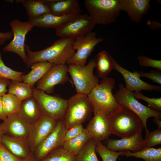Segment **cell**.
<instances>
[{
  "mask_svg": "<svg viewBox=\"0 0 161 161\" xmlns=\"http://www.w3.org/2000/svg\"><path fill=\"white\" fill-rule=\"evenodd\" d=\"M95 25L88 15L79 14L55 29V33L61 38L76 39L92 32Z\"/></svg>",
  "mask_w": 161,
  "mask_h": 161,
  "instance_id": "9c48e42d",
  "label": "cell"
},
{
  "mask_svg": "<svg viewBox=\"0 0 161 161\" xmlns=\"http://www.w3.org/2000/svg\"><path fill=\"white\" fill-rule=\"evenodd\" d=\"M58 121L43 114L37 122L31 126L28 141L32 153L38 145L53 130Z\"/></svg>",
  "mask_w": 161,
  "mask_h": 161,
  "instance_id": "5bb4252c",
  "label": "cell"
},
{
  "mask_svg": "<svg viewBox=\"0 0 161 161\" xmlns=\"http://www.w3.org/2000/svg\"><path fill=\"white\" fill-rule=\"evenodd\" d=\"M140 65L142 66L156 68L161 71V60L153 59L144 55L138 57Z\"/></svg>",
  "mask_w": 161,
  "mask_h": 161,
  "instance_id": "8d00e7d4",
  "label": "cell"
},
{
  "mask_svg": "<svg viewBox=\"0 0 161 161\" xmlns=\"http://www.w3.org/2000/svg\"><path fill=\"white\" fill-rule=\"evenodd\" d=\"M16 1L23 5L30 18H35L44 14L50 13L45 0H17Z\"/></svg>",
  "mask_w": 161,
  "mask_h": 161,
  "instance_id": "484cf974",
  "label": "cell"
},
{
  "mask_svg": "<svg viewBox=\"0 0 161 161\" xmlns=\"http://www.w3.org/2000/svg\"><path fill=\"white\" fill-rule=\"evenodd\" d=\"M111 134L120 138L131 136L142 132V121L133 112L123 106L107 116Z\"/></svg>",
  "mask_w": 161,
  "mask_h": 161,
  "instance_id": "3957f363",
  "label": "cell"
},
{
  "mask_svg": "<svg viewBox=\"0 0 161 161\" xmlns=\"http://www.w3.org/2000/svg\"><path fill=\"white\" fill-rule=\"evenodd\" d=\"M76 15L59 16L48 13L35 18H29L28 21L33 27L56 29Z\"/></svg>",
  "mask_w": 161,
  "mask_h": 161,
  "instance_id": "603a6c76",
  "label": "cell"
},
{
  "mask_svg": "<svg viewBox=\"0 0 161 161\" xmlns=\"http://www.w3.org/2000/svg\"><path fill=\"white\" fill-rule=\"evenodd\" d=\"M84 4L96 25L115 22L121 11L119 0H85Z\"/></svg>",
  "mask_w": 161,
  "mask_h": 161,
  "instance_id": "277c9868",
  "label": "cell"
},
{
  "mask_svg": "<svg viewBox=\"0 0 161 161\" xmlns=\"http://www.w3.org/2000/svg\"><path fill=\"white\" fill-rule=\"evenodd\" d=\"M8 92V93L15 95L21 101L33 96L32 89L23 82L11 80Z\"/></svg>",
  "mask_w": 161,
  "mask_h": 161,
  "instance_id": "f1b7e54d",
  "label": "cell"
},
{
  "mask_svg": "<svg viewBox=\"0 0 161 161\" xmlns=\"http://www.w3.org/2000/svg\"><path fill=\"white\" fill-rule=\"evenodd\" d=\"M75 41L72 38H61L51 46L37 51H32L30 47L25 44L27 67H30L34 63L40 61H47L54 65L66 64L75 52L73 48Z\"/></svg>",
  "mask_w": 161,
  "mask_h": 161,
  "instance_id": "6da1fadb",
  "label": "cell"
},
{
  "mask_svg": "<svg viewBox=\"0 0 161 161\" xmlns=\"http://www.w3.org/2000/svg\"><path fill=\"white\" fill-rule=\"evenodd\" d=\"M32 91L33 96L44 115L57 121L63 119L68 108V99L49 95L36 88H33Z\"/></svg>",
  "mask_w": 161,
  "mask_h": 161,
  "instance_id": "ba28073f",
  "label": "cell"
},
{
  "mask_svg": "<svg viewBox=\"0 0 161 161\" xmlns=\"http://www.w3.org/2000/svg\"><path fill=\"white\" fill-rule=\"evenodd\" d=\"M133 94L136 99H141L146 102L150 109L157 112H161V97L149 98L143 95L140 92H133Z\"/></svg>",
  "mask_w": 161,
  "mask_h": 161,
  "instance_id": "d590c367",
  "label": "cell"
},
{
  "mask_svg": "<svg viewBox=\"0 0 161 161\" xmlns=\"http://www.w3.org/2000/svg\"><path fill=\"white\" fill-rule=\"evenodd\" d=\"M84 129L82 124H80L73 126L66 130L63 137V143L77 137L83 131Z\"/></svg>",
  "mask_w": 161,
  "mask_h": 161,
  "instance_id": "74e56055",
  "label": "cell"
},
{
  "mask_svg": "<svg viewBox=\"0 0 161 161\" xmlns=\"http://www.w3.org/2000/svg\"><path fill=\"white\" fill-rule=\"evenodd\" d=\"M68 100V108L63 119L66 130L82 124L93 112L92 104L87 95L76 94Z\"/></svg>",
  "mask_w": 161,
  "mask_h": 161,
  "instance_id": "52a82bcc",
  "label": "cell"
},
{
  "mask_svg": "<svg viewBox=\"0 0 161 161\" xmlns=\"http://www.w3.org/2000/svg\"><path fill=\"white\" fill-rule=\"evenodd\" d=\"M4 134V133L1 129V123H0V143H1L2 138Z\"/></svg>",
  "mask_w": 161,
  "mask_h": 161,
  "instance_id": "f6af8a7d",
  "label": "cell"
},
{
  "mask_svg": "<svg viewBox=\"0 0 161 161\" xmlns=\"http://www.w3.org/2000/svg\"><path fill=\"white\" fill-rule=\"evenodd\" d=\"M68 66L66 64L54 65L37 82L36 88L47 94L52 93L55 86L68 81Z\"/></svg>",
  "mask_w": 161,
  "mask_h": 161,
  "instance_id": "4fadbf2b",
  "label": "cell"
},
{
  "mask_svg": "<svg viewBox=\"0 0 161 161\" xmlns=\"http://www.w3.org/2000/svg\"><path fill=\"white\" fill-rule=\"evenodd\" d=\"M103 40L102 38H96V32L92 31L84 36L75 39L73 48L76 51L66 64L68 65H86L87 59L95 47Z\"/></svg>",
  "mask_w": 161,
  "mask_h": 161,
  "instance_id": "8fae6325",
  "label": "cell"
},
{
  "mask_svg": "<svg viewBox=\"0 0 161 161\" xmlns=\"http://www.w3.org/2000/svg\"><path fill=\"white\" fill-rule=\"evenodd\" d=\"M76 155L62 146L53 150L40 161H76Z\"/></svg>",
  "mask_w": 161,
  "mask_h": 161,
  "instance_id": "4dcf8cb0",
  "label": "cell"
},
{
  "mask_svg": "<svg viewBox=\"0 0 161 161\" xmlns=\"http://www.w3.org/2000/svg\"><path fill=\"white\" fill-rule=\"evenodd\" d=\"M13 34L12 40L2 49L4 52H13L18 55L26 64L27 56L25 51L26 36L34 27L29 21L23 22L16 19L10 22Z\"/></svg>",
  "mask_w": 161,
  "mask_h": 161,
  "instance_id": "30bf717a",
  "label": "cell"
},
{
  "mask_svg": "<svg viewBox=\"0 0 161 161\" xmlns=\"http://www.w3.org/2000/svg\"><path fill=\"white\" fill-rule=\"evenodd\" d=\"M142 132L131 136L118 140L108 139L105 141V146L109 150L114 151H130L136 152L144 148Z\"/></svg>",
  "mask_w": 161,
  "mask_h": 161,
  "instance_id": "ac0fdd59",
  "label": "cell"
},
{
  "mask_svg": "<svg viewBox=\"0 0 161 161\" xmlns=\"http://www.w3.org/2000/svg\"><path fill=\"white\" fill-rule=\"evenodd\" d=\"M94 59L98 77L102 79L107 77L111 71L114 69V59L105 50L99 52Z\"/></svg>",
  "mask_w": 161,
  "mask_h": 161,
  "instance_id": "d4e9b609",
  "label": "cell"
},
{
  "mask_svg": "<svg viewBox=\"0 0 161 161\" xmlns=\"http://www.w3.org/2000/svg\"><path fill=\"white\" fill-rule=\"evenodd\" d=\"M1 143L14 155L23 160L30 158L33 155L28 140L4 134Z\"/></svg>",
  "mask_w": 161,
  "mask_h": 161,
  "instance_id": "ffe728a7",
  "label": "cell"
},
{
  "mask_svg": "<svg viewBox=\"0 0 161 161\" xmlns=\"http://www.w3.org/2000/svg\"><path fill=\"white\" fill-rule=\"evenodd\" d=\"M96 142L91 138L76 155V161H99L95 150Z\"/></svg>",
  "mask_w": 161,
  "mask_h": 161,
  "instance_id": "1f68e13d",
  "label": "cell"
},
{
  "mask_svg": "<svg viewBox=\"0 0 161 161\" xmlns=\"http://www.w3.org/2000/svg\"><path fill=\"white\" fill-rule=\"evenodd\" d=\"M95 67L94 58L90 60L86 65H68V72L71 77L77 94L87 95L99 83L98 77L93 74Z\"/></svg>",
  "mask_w": 161,
  "mask_h": 161,
  "instance_id": "5b68a950",
  "label": "cell"
},
{
  "mask_svg": "<svg viewBox=\"0 0 161 161\" xmlns=\"http://www.w3.org/2000/svg\"><path fill=\"white\" fill-rule=\"evenodd\" d=\"M1 125L4 134L28 140L31 125L18 113L7 117Z\"/></svg>",
  "mask_w": 161,
  "mask_h": 161,
  "instance_id": "9a60e30c",
  "label": "cell"
},
{
  "mask_svg": "<svg viewBox=\"0 0 161 161\" xmlns=\"http://www.w3.org/2000/svg\"><path fill=\"white\" fill-rule=\"evenodd\" d=\"M117 103L130 110L141 120L145 130V136L150 132L147 127L148 119L154 117L161 119V112L154 111L140 103L135 97L133 92L126 89L122 84L114 94Z\"/></svg>",
  "mask_w": 161,
  "mask_h": 161,
  "instance_id": "8992f818",
  "label": "cell"
},
{
  "mask_svg": "<svg viewBox=\"0 0 161 161\" xmlns=\"http://www.w3.org/2000/svg\"><path fill=\"white\" fill-rule=\"evenodd\" d=\"M23 74L22 72L12 69L5 64L2 59L0 50V78L23 82L22 75Z\"/></svg>",
  "mask_w": 161,
  "mask_h": 161,
  "instance_id": "d6a6232c",
  "label": "cell"
},
{
  "mask_svg": "<svg viewBox=\"0 0 161 161\" xmlns=\"http://www.w3.org/2000/svg\"><path fill=\"white\" fill-rule=\"evenodd\" d=\"M24 161H37L35 159L33 155L32 156V157L30 158L24 160Z\"/></svg>",
  "mask_w": 161,
  "mask_h": 161,
  "instance_id": "bcb514c9",
  "label": "cell"
},
{
  "mask_svg": "<svg viewBox=\"0 0 161 161\" xmlns=\"http://www.w3.org/2000/svg\"><path fill=\"white\" fill-rule=\"evenodd\" d=\"M54 65L53 64L47 61H40L34 63L30 67L31 71L22 75L23 82L27 83L31 88H34L35 83L41 79Z\"/></svg>",
  "mask_w": 161,
  "mask_h": 161,
  "instance_id": "cb8c5ba5",
  "label": "cell"
},
{
  "mask_svg": "<svg viewBox=\"0 0 161 161\" xmlns=\"http://www.w3.org/2000/svg\"><path fill=\"white\" fill-rule=\"evenodd\" d=\"M140 77H144L149 78L154 82L161 85V71L157 69L151 70L147 72L140 71L138 72Z\"/></svg>",
  "mask_w": 161,
  "mask_h": 161,
  "instance_id": "ab89813d",
  "label": "cell"
},
{
  "mask_svg": "<svg viewBox=\"0 0 161 161\" xmlns=\"http://www.w3.org/2000/svg\"><path fill=\"white\" fill-rule=\"evenodd\" d=\"M121 10L126 12L130 19L139 23L150 9L149 0H119Z\"/></svg>",
  "mask_w": 161,
  "mask_h": 161,
  "instance_id": "d6986e66",
  "label": "cell"
},
{
  "mask_svg": "<svg viewBox=\"0 0 161 161\" xmlns=\"http://www.w3.org/2000/svg\"><path fill=\"white\" fill-rule=\"evenodd\" d=\"M66 130L63 120L58 121L53 130L38 145L33 152L37 161H40L51 151L62 146Z\"/></svg>",
  "mask_w": 161,
  "mask_h": 161,
  "instance_id": "7c38bea8",
  "label": "cell"
},
{
  "mask_svg": "<svg viewBox=\"0 0 161 161\" xmlns=\"http://www.w3.org/2000/svg\"><path fill=\"white\" fill-rule=\"evenodd\" d=\"M18 113L31 125L37 122L43 115L40 106L33 96L21 101Z\"/></svg>",
  "mask_w": 161,
  "mask_h": 161,
  "instance_id": "7402d4cb",
  "label": "cell"
},
{
  "mask_svg": "<svg viewBox=\"0 0 161 161\" xmlns=\"http://www.w3.org/2000/svg\"><path fill=\"white\" fill-rule=\"evenodd\" d=\"M91 138L87 130L84 128L80 134L64 142L61 146L70 152L77 155L83 149Z\"/></svg>",
  "mask_w": 161,
  "mask_h": 161,
  "instance_id": "4316f807",
  "label": "cell"
},
{
  "mask_svg": "<svg viewBox=\"0 0 161 161\" xmlns=\"http://www.w3.org/2000/svg\"><path fill=\"white\" fill-rule=\"evenodd\" d=\"M7 117L5 114L3 106L2 100V96H0V120L3 121L5 120Z\"/></svg>",
  "mask_w": 161,
  "mask_h": 161,
  "instance_id": "7bdbcfd3",
  "label": "cell"
},
{
  "mask_svg": "<svg viewBox=\"0 0 161 161\" xmlns=\"http://www.w3.org/2000/svg\"><path fill=\"white\" fill-rule=\"evenodd\" d=\"M115 84V80L113 78L102 79L87 95L94 114L101 112L108 116L121 107L113 94Z\"/></svg>",
  "mask_w": 161,
  "mask_h": 161,
  "instance_id": "7a4b0ae2",
  "label": "cell"
},
{
  "mask_svg": "<svg viewBox=\"0 0 161 161\" xmlns=\"http://www.w3.org/2000/svg\"><path fill=\"white\" fill-rule=\"evenodd\" d=\"M2 100L4 111L7 117L18 113L21 101L15 95L6 94L2 96Z\"/></svg>",
  "mask_w": 161,
  "mask_h": 161,
  "instance_id": "f546056e",
  "label": "cell"
},
{
  "mask_svg": "<svg viewBox=\"0 0 161 161\" xmlns=\"http://www.w3.org/2000/svg\"><path fill=\"white\" fill-rule=\"evenodd\" d=\"M114 69L120 72L123 77L126 84L125 88L127 90L132 92H140L142 90L161 91L160 86L150 84L141 80L137 71L130 72L123 67L114 59Z\"/></svg>",
  "mask_w": 161,
  "mask_h": 161,
  "instance_id": "2e32d148",
  "label": "cell"
},
{
  "mask_svg": "<svg viewBox=\"0 0 161 161\" xmlns=\"http://www.w3.org/2000/svg\"><path fill=\"white\" fill-rule=\"evenodd\" d=\"M95 150L103 161H116L123 153V151L117 152L109 150L101 142H96Z\"/></svg>",
  "mask_w": 161,
  "mask_h": 161,
  "instance_id": "836d02e7",
  "label": "cell"
},
{
  "mask_svg": "<svg viewBox=\"0 0 161 161\" xmlns=\"http://www.w3.org/2000/svg\"><path fill=\"white\" fill-rule=\"evenodd\" d=\"M122 155L142 158L144 159V161H161V148H145L136 152L126 151H123Z\"/></svg>",
  "mask_w": 161,
  "mask_h": 161,
  "instance_id": "83f0119b",
  "label": "cell"
},
{
  "mask_svg": "<svg viewBox=\"0 0 161 161\" xmlns=\"http://www.w3.org/2000/svg\"><path fill=\"white\" fill-rule=\"evenodd\" d=\"M50 13L57 16L76 15L82 12L77 0H45Z\"/></svg>",
  "mask_w": 161,
  "mask_h": 161,
  "instance_id": "44dd1931",
  "label": "cell"
},
{
  "mask_svg": "<svg viewBox=\"0 0 161 161\" xmlns=\"http://www.w3.org/2000/svg\"><path fill=\"white\" fill-rule=\"evenodd\" d=\"M153 121L158 125V128H161V121L160 119L154 118Z\"/></svg>",
  "mask_w": 161,
  "mask_h": 161,
  "instance_id": "ee69618b",
  "label": "cell"
},
{
  "mask_svg": "<svg viewBox=\"0 0 161 161\" xmlns=\"http://www.w3.org/2000/svg\"><path fill=\"white\" fill-rule=\"evenodd\" d=\"M13 37V34L11 31L5 32H0V46L4 44L8 40Z\"/></svg>",
  "mask_w": 161,
  "mask_h": 161,
  "instance_id": "b9f144b4",
  "label": "cell"
},
{
  "mask_svg": "<svg viewBox=\"0 0 161 161\" xmlns=\"http://www.w3.org/2000/svg\"><path fill=\"white\" fill-rule=\"evenodd\" d=\"M11 80L0 78V96H2L8 92V87Z\"/></svg>",
  "mask_w": 161,
  "mask_h": 161,
  "instance_id": "60d3db41",
  "label": "cell"
},
{
  "mask_svg": "<svg viewBox=\"0 0 161 161\" xmlns=\"http://www.w3.org/2000/svg\"><path fill=\"white\" fill-rule=\"evenodd\" d=\"M161 144V128H158L145 136L144 140V148L152 147Z\"/></svg>",
  "mask_w": 161,
  "mask_h": 161,
  "instance_id": "e575fe53",
  "label": "cell"
},
{
  "mask_svg": "<svg viewBox=\"0 0 161 161\" xmlns=\"http://www.w3.org/2000/svg\"><path fill=\"white\" fill-rule=\"evenodd\" d=\"M86 129L91 138L96 142L107 140L111 134L108 116L101 112L94 113Z\"/></svg>",
  "mask_w": 161,
  "mask_h": 161,
  "instance_id": "e0dca14e",
  "label": "cell"
},
{
  "mask_svg": "<svg viewBox=\"0 0 161 161\" xmlns=\"http://www.w3.org/2000/svg\"><path fill=\"white\" fill-rule=\"evenodd\" d=\"M0 161H24L11 152L1 143H0Z\"/></svg>",
  "mask_w": 161,
  "mask_h": 161,
  "instance_id": "f35d334b",
  "label": "cell"
}]
</instances>
